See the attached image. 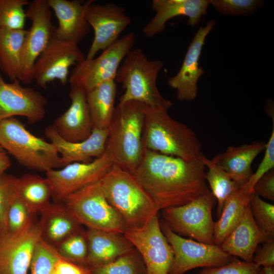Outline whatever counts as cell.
Instances as JSON below:
<instances>
[{
  "mask_svg": "<svg viewBox=\"0 0 274 274\" xmlns=\"http://www.w3.org/2000/svg\"><path fill=\"white\" fill-rule=\"evenodd\" d=\"M27 30L0 27V70L11 81L21 82Z\"/></svg>",
  "mask_w": 274,
  "mask_h": 274,
  "instance_id": "27",
  "label": "cell"
},
{
  "mask_svg": "<svg viewBox=\"0 0 274 274\" xmlns=\"http://www.w3.org/2000/svg\"><path fill=\"white\" fill-rule=\"evenodd\" d=\"M85 16L94 32L86 59L93 58L99 51H103L117 41L131 23L123 7L114 3L94 4L93 0L87 8Z\"/></svg>",
  "mask_w": 274,
  "mask_h": 274,
  "instance_id": "15",
  "label": "cell"
},
{
  "mask_svg": "<svg viewBox=\"0 0 274 274\" xmlns=\"http://www.w3.org/2000/svg\"><path fill=\"white\" fill-rule=\"evenodd\" d=\"M214 196L210 191L179 206L162 210L165 223L176 233L207 244H214L215 222L212 210Z\"/></svg>",
  "mask_w": 274,
  "mask_h": 274,
  "instance_id": "8",
  "label": "cell"
},
{
  "mask_svg": "<svg viewBox=\"0 0 274 274\" xmlns=\"http://www.w3.org/2000/svg\"><path fill=\"white\" fill-rule=\"evenodd\" d=\"M53 274H91L87 266L70 261L63 257L58 259L54 264Z\"/></svg>",
  "mask_w": 274,
  "mask_h": 274,
  "instance_id": "44",
  "label": "cell"
},
{
  "mask_svg": "<svg viewBox=\"0 0 274 274\" xmlns=\"http://www.w3.org/2000/svg\"><path fill=\"white\" fill-rule=\"evenodd\" d=\"M0 151H3V149L2 148L1 145H0Z\"/></svg>",
  "mask_w": 274,
  "mask_h": 274,
  "instance_id": "47",
  "label": "cell"
},
{
  "mask_svg": "<svg viewBox=\"0 0 274 274\" xmlns=\"http://www.w3.org/2000/svg\"><path fill=\"white\" fill-rule=\"evenodd\" d=\"M216 23L215 20H210L197 30L188 47L179 71L167 80L169 86L176 90L177 98L180 101H191L197 96V81L204 74L202 67L199 65L201 50L207 37Z\"/></svg>",
  "mask_w": 274,
  "mask_h": 274,
  "instance_id": "18",
  "label": "cell"
},
{
  "mask_svg": "<svg viewBox=\"0 0 274 274\" xmlns=\"http://www.w3.org/2000/svg\"><path fill=\"white\" fill-rule=\"evenodd\" d=\"M209 0H153L151 7L154 16L143 29L147 37H152L163 31L167 22L173 18L188 17V24L197 25L207 12Z\"/></svg>",
  "mask_w": 274,
  "mask_h": 274,
  "instance_id": "20",
  "label": "cell"
},
{
  "mask_svg": "<svg viewBox=\"0 0 274 274\" xmlns=\"http://www.w3.org/2000/svg\"><path fill=\"white\" fill-rule=\"evenodd\" d=\"M45 133L57 149L63 167L74 162L88 163L93 157H101L105 152L109 129L93 128L87 139L78 142H68L61 138L52 125L45 128Z\"/></svg>",
  "mask_w": 274,
  "mask_h": 274,
  "instance_id": "21",
  "label": "cell"
},
{
  "mask_svg": "<svg viewBox=\"0 0 274 274\" xmlns=\"http://www.w3.org/2000/svg\"><path fill=\"white\" fill-rule=\"evenodd\" d=\"M61 257L55 247L42 238L32 258L30 274H52L54 264Z\"/></svg>",
  "mask_w": 274,
  "mask_h": 274,
  "instance_id": "37",
  "label": "cell"
},
{
  "mask_svg": "<svg viewBox=\"0 0 274 274\" xmlns=\"http://www.w3.org/2000/svg\"><path fill=\"white\" fill-rule=\"evenodd\" d=\"M86 94L93 128L108 129L115 109L116 85L115 80L105 82Z\"/></svg>",
  "mask_w": 274,
  "mask_h": 274,
  "instance_id": "28",
  "label": "cell"
},
{
  "mask_svg": "<svg viewBox=\"0 0 274 274\" xmlns=\"http://www.w3.org/2000/svg\"><path fill=\"white\" fill-rule=\"evenodd\" d=\"M266 144L255 141L239 147L229 146L212 159L226 172L239 188L244 186L252 175L251 165Z\"/></svg>",
  "mask_w": 274,
  "mask_h": 274,
  "instance_id": "25",
  "label": "cell"
},
{
  "mask_svg": "<svg viewBox=\"0 0 274 274\" xmlns=\"http://www.w3.org/2000/svg\"><path fill=\"white\" fill-rule=\"evenodd\" d=\"M263 158L256 171L252 174L247 182L243 186L244 191L249 194L253 193L254 186L265 174L274 167V126L268 142L266 144Z\"/></svg>",
  "mask_w": 274,
  "mask_h": 274,
  "instance_id": "40",
  "label": "cell"
},
{
  "mask_svg": "<svg viewBox=\"0 0 274 274\" xmlns=\"http://www.w3.org/2000/svg\"><path fill=\"white\" fill-rule=\"evenodd\" d=\"M51 11L47 0H33L27 5L26 17L31 26L27 30L24 45L21 82L24 85L33 81L35 62L54 35Z\"/></svg>",
  "mask_w": 274,
  "mask_h": 274,
  "instance_id": "13",
  "label": "cell"
},
{
  "mask_svg": "<svg viewBox=\"0 0 274 274\" xmlns=\"http://www.w3.org/2000/svg\"><path fill=\"white\" fill-rule=\"evenodd\" d=\"M64 259L86 266L87 245L84 231L81 230L62 241L55 248Z\"/></svg>",
  "mask_w": 274,
  "mask_h": 274,
  "instance_id": "36",
  "label": "cell"
},
{
  "mask_svg": "<svg viewBox=\"0 0 274 274\" xmlns=\"http://www.w3.org/2000/svg\"><path fill=\"white\" fill-rule=\"evenodd\" d=\"M71 105L67 110L52 124L64 140L78 142L87 139L93 126L88 107L86 92L80 87L70 86Z\"/></svg>",
  "mask_w": 274,
  "mask_h": 274,
  "instance_id": "19",
  "label": "cell"
},
{
  "mask_svg": "<svg viewBox=\"0 0 274 274\" xmlns=\"http://www.w3.org/2000/svg\"><path fill=\"white\" fill-rule=\"evenodd\" d=\"M134 251L133 249L108 263L90 268L91 274H146L143 259Z\"/></svg>",
  "mask_w": 274,
  "mask_h": 274,
  "instance_id": "32",
  "label": "cell"
},
{
  "mask_svg": "<svg viewBox=\"0 0 274 274\" xmlns=\"http://www.w3.org/2000/svg\"><path fill=\"white\" fill-rule=\"evenodd\" d=\"M259 270L260 267L253 262L233 259L221 266L204 268L199 274H258Z\"/></svg>",
  "mask_w": 274,
  "mask_h": 274,
  "instance_id": "41",
  "label": "cell"
},
{
  "mask_svg": "<svg viewBox=\"0 0 274 274\" xmlns=\"http://www.w3.org/2000/svg\"><path fill=\"white\" fill-rule=\"evenodd\" d=\"M252 262L257 266L271 267L274 265V239L270 238L253 256Z\"/></svg>",
  "mask_w": 274,
  "mask_h": 274,
  "instance_id": "43",
  "label": "cell"
},
{
  "mask_svg": "<svg viewBox=\"0 0 274 274\" xmlns=\"http://www.w3.org/2000/svg\"><path fill=\"white\" fill-rule=\"evenodd\" d=\"M52 274H53V273Z\"/></svg>",
  "mask_w": 274,
  "mask_h": 274,
  "instance_id": "48",
  "label": "cell"
},
{
  "mask_svg": "<svg viewBox=\"0 0 274 274\" xmlns=\"http://www.w3.org/2000/svg\"><path fill=\"white\" fill-rule=\"evenodd\" d=\"M73 218L89 229L124 233L123 219L107 200L99 181L66 196L62 201Z\"/></svg>",
  "mask_w": 274,
  "mask_h": 274,
  "instance_id": "7",
  "label": "cell"
},
{
  "mask_svg": "<svg viewBox=\"0 0 274 274\" xmlns=\"http://www.w3.org/2000/svg\"><path fill=\"white\" fill-rule=\"evenodd\" d=\"M208 168L205 178L212 190V193L217 200V216L221 213L227 199L239 188L228 174L201 153L198 157Z\"/></svg>",
  "mask_w": 274,
  "mask_h": 274,
  "instance_id": "31",
  "label": "cell"
},
{
  "mask_svg": "<svg viewBox=\"0 0 274 274\" xmlns=\"http://www.w3.org/2000/svg\"><path fill=\"white\" fill-rule=\"evenodd\" d=\"M123 234L141 255L146 274H169L174 253L157 215L141 227L127 228Z\"/></svg>",
  "mask_w": 274,
  "mask_h": 274,
  "instance_id": "12",
  "label": "cell"
},
{
  "mask_svg": "<svg viewBox=\"0 0 274 274\" xmlns=\"http://www.w3.org/2000/svg\"><path fill=\"white\" fill-rule=\"evenodd\" d=\"M11 162L8 156L3 151H0V175L10 167Z\"/></svg>",
  "mask_w": 274,
  "mask_h": 274,
  "instance_id": "45",
  "label": "cell"
},
{
  "mask_svg": "<svg viewBox=\"0 0 274 274\" xmlns=\"http://www.w3.org/2000/svg\"><path fill=\"white\" fill-rule=\"evenodd\" d=\"M34 215L17 195L8 208L5 230L2 233L18 234L25 231L35 223Z\"/></svg>",
  "mask_w": 274,
  "mask_h": 274,
  "instance_id": "33",
  "label": "cell"
},
{
  "mask_svg": "<svg viewBox=\"0 0 274 274\" xmlns=\"http://www.w3.org/2000/svg\"><path fill=\"white\" fill-rule=\"evenodd\" d=\"M143 143L146 150L186 160L197 159L201 145L195 133L167 110L145 105Z\"/></svg>",
  "mask_w": 274,
  "mask_h": 274,
  "instance_id": "3",
  "label": "cell"
},
{
  "mask_svg": "<svg viewBox=\"0 0 274 274\" xmlns=\"http://www.w3.org/2000/svg\"><path fill=\"white\" fill-rule=\"evenodd\" d=\"M220 14L233 16H248L263 6L261 0H209Z\"/></svg>",
  "mask_w": 274,
  "mask_h": 274,
  "instance_id": "38",
  "label": "cell"
},
{
  "mask_svg": "<svg viewBox=\"0 0 274 274\" xmlns=\"http://www.w3.org/2000/svg\"><path fill=\"white\" fill-rule=\"evenodd\" d=\"M250 206L253 219L258 228L270 238L274 236V205L263 200L252 193Z\"/></svg>",
  "mask_w": 274,
  "mask_h": 274,
  "instance_id": "35",
  "label": "cell"
},
{
  "mask_svg": "<svg viewBox=\"0 0 274 274\" xmlns=\"http://www.w3.org/2000/svg\"><path fill=\"white\" fill-rule=\"evenodd\" d=\"M84 235L87 245L86 264L89 268L108 263L134 249L123 233L88 228Z\"/></svg>",
  "mask_w": 274,
  "mask_h": 274,
  "instance_id": "23",
  "label": "cell"
},
{
  "mask_svg": "<svg viewBox=\"0 0 274 274\" xmlns=\"http://www.w3.org/2000/svg\"><path fill=\"white\" fill-rule=\"evenodd\" d=\"M27 0H0V27L24 29L26 18L24 7Z\"/></svg>",
  "mask_w": 274,
  "mask_h": 274,
  "instance_id": "34",
  "label": "cell"
},
{
  "mask_svg": "<svg viewBox=\"0 0 274 274\" xmlns=\"http://www.w3.org/2000/svg\"><path fill=\"white\" fill-rule=\"evenodd\" d=\"M109 203L123 219L127 228L145 225L159 211L134 175L113 164L99 180Z\"/></svg>",
  "mask_w": 274,
  "mask_h": 274,
  "instance_id": "4",
  "label": "cell"
},
{
  "mask_svg": "<svg viewBox=\"0 0 274 274\" xmlns=\"http://www.w3.org/2000/svg\"><path fill=\"white\" fill-rule=\"evenodd\" d=\"M162 229L174 253L169 274H183L197 267H219L233 260L232 256L220 246L184 238L174 232L165 222Z\"/></svg>",
  "mask_w": 274,
  "mask_h": 274,
  "instance_id": "10",
  "label": "cell"
},
{
  "mask_svg": "<svg viewBox=\"0 0 274 274\" xmlns=\"http://www.w3.org/2000/svg\"><path fill=\"white\" fill-rule=\"evenodd\" d=\"M0 145L29 169L46 172L62 167L55 146L32 134L15 117L0 122Z\"/></svg>",
  "mask_w": 274,
  "mask_h": 274,
  "instance_id": "6",
  "label": "cell"
},
{
  "mask_svg": "<svg viewBox=\"0 0 274 274\" xmlns=\"http://www.w3.org/2000/svg\"><path fill=\"white\" fill-rule=\"evenodd\" d=\"M253 193L265 199L274 201V169L261 177L254 186Z\"/></svg>",
  "mask_w": 274,
  "mask_h": 274,
  "instance_id": "42",
  "label": "cell"
},
{
  "mask_svg": "<svg viewBox=\"0 0 274 274\" xmlns=\"http://www.w3.org/2000/svg\"><path fill=\"white\" fill-rule=\"evenodd\" d=\"M52 194V185L46 177L26 174L18 178L17 195L35 215L50 203Z\"/></svg>",
  "mask_w": 274,
  "mask_h": 274,
  "instance_id": "29",
  "label": "cell"
},
{
  "mask_svg": "<svg viewBox=\"0 0 274 274\" xmlns=\"http://www.w3.org/2000/svg\"><path fill=\"white\" fill-rule=\"evenodd\" d=\"M18 178L6 174L0 175V233L6 228L8 208L17 195Z\"/></svg>",
  "mask_w": 274,
  "mask_h": 274,
  "instance_id": "39",
  "label": "cell"
},
{
  "mask_svg": "<svg viewBox=\"0 0 274 274\" xmlns=\"http://www.w3.org/2000/svg\"><path fill=\"white\" fill-rule=\"evenodd\" d=\"M258 274H274L273 267H262L260 269Z\"/></svg>",
  "mask_w": 274,
  "mask_h": 274,
  "instance_id": "46",
  "label": "cell"
},
{
  "mask_svg": "<svg viewBox=\"0 0 274 274\" xmlns=\"http://www.w3.org/2000/svg\"><path fill=\"white\" fill-rule=\"evenodd\" d=\"M205 169L198 158L186 160L145 149L133 174L160 210L186 204L210 192Z\"/></svg>",
  "mask_w": 274,
  "mask_h": 274,
  "instance_id": "1",
  "label": "cell"
},
{
  "mask_svg": "<svg viewBox=\"0 0 274 274\" xmlns=\"http://www.w3.org/2000/svg\"><path fill=\"white\" fill-rule=\"evenodd\" d=\"M163 67L162 61L149 60L140 49L130 51L115 78V82L121 84L124 90L119 103L134 101L168 110L173 104L162 96L156 83Z\"/></svg>",
  "mask_w": 274,
  "mask_h": 274,
  "instance_id": "5",
  "label": "cell"
},
{
  "mask_svg": "<svg viewBox=\"0 0 274 274\" xmlns=\"http://www.w3.org/2000/svg\"><path fill=\"white\" fill-rule=\"evenodd\" d=\"M269 238L257 227L249 203L241 221L220 247L229 255L250 262H252L258 244Z\"/></svg>",
  "mask_w": 274,
  "mask_h": 274,
  "instance_id": "24",
  "label": "cell"
},
{
  "mask_svg": "<svg viewBox=\"0 0 274 274\" xmlns=\"http://www.w3.org/2000/svg\"><path fill=\"white\" fill-rule=\"evenodd\" d=\"M145 105L129 101L119 103L108 128L105 151L115 164L133 174L142 159Z\"/></svg>",
  "mask_w": 274,
  "mask_h": 274,
  "instance_id": "2",
  "label": "cell"
},
{
  "mask_svg": "<svg viewBox=\"0 0 274 274\" xmlns=\"http://www.w3.org/2000/svg\"><path fill=\"white\" fill-rule=\"evenodd\" d=\"M41 239L39 222L20 233H0V274H27Z\"/></svg>",
  "mask_w": 274,
  "mask_h": 274,
  "instance_id": "17",
  "label": "cell"
},
{
  "mask_svg": "<svg viewBox=\"0 0 274 274\" xmlns=\"http://www.w3.org/2000/svg\"><path fill=\"white\" fill-rule=\"evenodd\" d=\"M251 194L239 188L225 201L219 218L214 224L215 245L220 246L238 224Z\"/></svg>",
  "mask_w": 274,
  "mask_h": 274,
  "instance_id": "30",
  "label": "cell"
},
{
  "mask_svg": "<svg viewBox=\"0 0 274 274\" xmlns=\"http://www.w3.org/2000/svg\"><path fill=\"white\" fill-rule=\"evenodd\" d=\"M38 222L42 238L56 248L69 236L82 230L62 202L50 203L41 213Z\"/></svg>",
  "mask_w": 274,
  "mask_h": 274,
  "instance_id": "26",
  "label": "cell"
},
{
  "mask_svg": "<svg viewBox=\"0 0 274 274\" xmlns=\"http://www.w3.org/2000/svg\"><path fill=\"white\" fill-rule=\"evenodd\" d=\"M135 35L129 32L104 50L97 57L85 59L74 66L69 76L70 86L81 87L86 92L107 81L114 80L126 55L134 44Z\"/></svg>",
  "mask_w": 274,
  "mask_h": 274,
  "instance_id": "9",
  "label": "cell"
},
{
  "mask_svg": "<svg viewBox=\"0 0 274 274\" xmlns=\"http://www.w3.org/2000/svg\"><path fill=\"white\" fill-rule=\"evenodd\" d=\"M113 164L112 158L105 151L90 162H74L60 169L46 172L53 188L52 197L55 202H62L70 194L99 181Z\"/></svg>",
  "mask_w": 274,
  "mask_h": 274,
  "instance_id": "14",
  "label": "cell"
},
{
  "mask_svg": "<svg viewBox=\"0 0 274 274\" xmlns=\"http://www.w3.org/2000/svg\"><path fill=\"white\" fill-rule=\"evenodd\" d=\"M92 0L83 2L74 0H47L58 20L55 33L59 38L76 44L89 32L90 26L86 19V11Z\"/></svg>",
  "mask_w": 274,
  "mask_h": 274,
  "instance_id": "22",
  "label": "cell"
},
{
  "mask_svg": "<svg viewBox=\"0 0 274 274\" xmlns=\"http://www.w3.org/2000/svg\"><path fill=\"white\" fill-rule=\"evenodd\" d=\"M85 58L77 44L61 39L54 33L35 62L33 80L38 86L44 89L55 80L65 85L68 81L70 67L76 65Z\"/></svg>",
  "mask_w": 274,
  "mask_h": 274,
  "instance_id": "11",
  "label": "cell"
},
{
  "mask_svg": "<svg viewBox=\"0 0 274 274\" xmlns=\"http://www.w3.org/2000/svg\"><path fill=\"white\" fill-rule=\"evenodd\" d=\"M20 82L16 80L7 83L0 74V122L21 116L29 123H35L45 115V97L33 88L22 86Z\"/></svg>",
  "mask_w": 274,
  "mask_h": 274,
  "instance_id": "16",
  "label": "cell"
}]
</instances>
